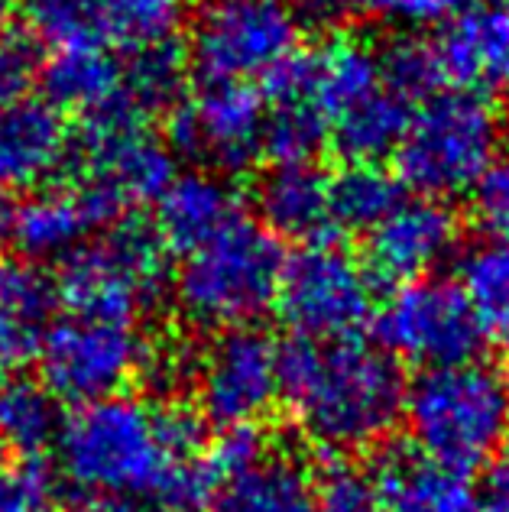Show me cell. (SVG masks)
I'll return each mask as SVG.
<instances>
[{
	"instance_id": "obj_2",
	"label": "cell",
	"mask_w": 509,
	"mask_h": 512,
	"mask_svg": "<svg viewBox=\"0 0 509 512\" xmlns=\"http://www.w3.org/2000/svg\"><path fill=\"white\" fill-rule=\"evenodd\" d=\"M283 399L312 441L331 451H360L403 419L406 380L386 350L296 338L283 347Z\"/></svg>"
},
{
	"instance_id": "obj_12",
	"label": "cell",
	"mask_w": 509,
	"mask_h": 512,
	"mask_svg": "<svg viewBox=\"0 0 509 512\" xmlns=\"http://www.w3.org/2000/svg\"><path fill=\"white\" fill-rule=\"evenodd\" d=\"M208 512H315L312 474L299 454L266 441L257 425L227 428L208 451Z\"/></svg>"
},
{
	"instance_id": "obj_22",
	"label": "cell",
	"mask_w": 509,
	"mask_h": 512,
	"mask_svg": "<svg viewBox=\"0 0 509 512\" xmlns=\"http://www.w3.org/2000/svg\"><path fill=\"white\" fill-rule=\"evenodd\" d=\"M383 512H480L467 474L428 461L419 451L390 454L373 474Z\"/></svg>"
},
{
	"instance_id": "obj_8",
	"label": "cell",
	"mask_w": 509,
	"mask_h": 512,
	"mask_svg": "<svg viewBox=\"0 0 509 512\" xmlns=\"http://www.w3.org/2000/svg\"><path fill=\"white\" fill-rule=\"evenodd\" d=\"M299 13L289 0H205L185 49L202 85H250L299 52Z\"/></svg>"
},
{
	"instance_id": "obj_39",
	"label": "cell",
	"mask_w": 509,
	"mask_h": 512,
	"mask_svg": "<svg viewBox=\"0 0 509 512\" xmlns=\"http://www.w3.org/2000/svg\"><path fill=\"white\" fill-rule=\"evenodd\" d=\"M13 221H17V198L10 195L7 185H0V244H4V240H10Z\"/></svg>"
},
{
	"instance_id": "obj_43",
	"label": "cell",
	"mask_w": 509,
	"mask_h": 512,
	"mask_svg": "<svg viewBox=\"0 0 509 512\" xmlns=\"http://www.w3.org/2000/svg\"><path fill=\"white\" fill-rule=\"evenodd\" d=\"M7 461H4V448H0V467H4Z\"/></svg>"
},
{
	"instance_id": "obj_25",
	"label": "cell",
	"mask_w": 509,
	"mask_h": 512,
	"mask_svg": "<svg viewBox=\"0 0 509 512\" xmlns=\"http://www.w3.org/2000/svg\"><path fill=\"white\" fill-rule=\"evenodd\" d=\"M43 101L56 111L91 114L124 91V65L111 49H56L39 69Z\"/></svg>"
},
{
	"instance_id": "obj_11",
	"label": "cell",
	"mask_w": 509,
	"mask_h": 512,
	"mask_svg": "<svg viewBox=\"0 0 509 512\" xmlns=\"http://www.w3.org/2000/svg\"><path fill=\"white\" fill-rule=\"evenodd\" d=\"M377 334L386 354L425 370L471 363L487 341L458 282L438 276L396 286L377 312Z\"/></svg>"
},
{
	"instance_id": "obj_9",
	"label": "cell",
	"mask_w": 509,
	"mask_h": 512,
	"mask_svg": "<svg viewBox=\"0 0 509 512\" xmlns=\"http://www.w3.org/2000/svg\"><path fill=\"white\" fill-rule=\"evenodd\" d=\"M36 357L43 386L52 396L88 406V402L120 396V389L146 370L153 350L130 321L69 312L49 325Z\"/></svg>"
},
{
	"instance_id": "obj_44",
	"label": "cell",
	"mask_w": 509,
	"mask_h": 512,
	"mask_svg": "<svg viewBox=\"0 0 509 512\" xmlns=\"http://www.w3.org/2000/svg\"><path fill=\"white\" fill-rule=\"evenodd\" d=\"M0 17H4V0H0Z\"/></svg>"
},
{
	"instance_id": "obj_33",
	"label": "cell",
	"mask_w": 509,
	"mask_h": 512,
	"mask_svg": "<svg viewBox=\"0 0 509 512\" xmlns=\"http://www.w3.org/2000/svg\"><path fill=\"white\" fill-rule=\"evenodd\" d=\"M315 512H383L377 483L354 464H331L318 477Z\"/></svg>"
},
{
	"instance_id": "obj_31",
	"label": "cell",
	"mask_w": 509,
	"mask_h": 512,
	"mask_svg": "<svg viewBox=\"0 0 509 512\" xmlns=\"http://www.w3.org/2000/svg\"><path fill=\"white\" fill-rule=\"evenodd\" d=\"M26 23L52 49H107L98 0H26Z\"/></svg>"
},
{
	"instance_id": "obj_16",
	"label": "cell",
	"mask_w": 509,
	"mask_h": 512,
	"mask_svg": "<svg viewBox=\"0 0 509 512\" xmlns=\"http://www.w3.org/2000/svg\"><path fill=\"white\" fill-rule=\"evenodd\" d=\"M263 156L276 166L312 163L331 137V117L321 98L318 52H296L263 78Z\"/></svg>"
},
{
	"instance_id": "obj_40",
	"label": "cell",
	"mask_w": 509,
	"mask_h": 512,
	"mask_svg": "<svg viewBox=\"0 0 509 512\" xmlns=\"http://www.w3.org/2000/svg\"><path fill=\"white\" fill-rule=\"evenodd\" d=\"M104 512H156L150 503H104Z\"/></svg>"
},
{
	"instance_id": "obj_17",
	"label": "cell",
	"mask_w": 509,
	"mask_h": 512,
	"mask_svg": "<svg viewBox=\"0 0 509 512\" xmlns=\"http://www.w3.org/2000/svg\"><path fill=\"white\" fill-rule=\"evenodd\" d=\"M441 82L471 94L509 91V17L503 7L471 4L432 39Z\"/></svg>"
},
{
	"instance_id": "obj_18",
	"label": "cell",
	"mask_w": 509,
	"mask_h": 512,
	"mask_svg": "<svg viewBox=\"0 0 509 512\" xmlns=\"http://www.w3.org/2000/svg\"><path fill=\"white\" fill-rule=\"evenodd\" d=\"M240 214L237 188L214 172H185L156 198V234L169 253H192L231 227Z\"/></svg>"
},
{
	"instance_id": "obj_7",
	"label": "cell",
	"mask_w": 509,
	"mask_h": 512,
	"mask_svg": "<svg viewBox=\"0 0 509 512\" xmlns=\"http://www.w3.org/2000/svg\"><path fill=\"white\" fill-rule=\"evenodd\" d=\"M166 253L153 224L127 218L65 256L56 292L72 315L137 325L166 286Z\"/></svg>"
},
{
	"instance_id": "obj_3",
	"label": "cell",
	"mask_w": 509,
	"mask_h": 512,
	"mask_svg": "<svg viewBox=\"0 0 509 512\" xmlns=\"http://www.w3.org/2000/svg\"><path fill=\"white\" fill-rule=\"evenodd\" d=\"M403 419L415 451L467 474L493 461L509 435L503 376L480 360L425 370L406 386Z\"/></svg>"
},
{
	"instance_id": "obj_19",
	"label": "cell",
	"mask_w": 509,
	"mask_h": 512,
	"mask_svg": "<svg viewBox=\"0 0 509 512\" xmlns=\"http://www.w3.org/2000/svg\"><path fill=\"white\" fill-rule=\"evenodd\" d=\"M69 124L43 98L0 107V185H39L69 163Z\"/></svg>"
},
{
	"instance_id": "obj_23",
	"label": "cell",
	"mask_w": 509,
	"mask_h": 512,
	"mask_svg": "<svg viewBox=\"0 0 509 512\" xmlns=\"http://www.w3.org/2000/svg\"><path fill=\"white\" fill-rule=\"evenodd\" d=\"M98 218L85 195L75 185L39 188L17 205L10 240L26 260H65L85 244V237L95 231Z\"/></svg>"
},
{
	"instance_id": "obj_5",
	"label": "cell",
	"mask_w": 509,
	"mask_h": 512,
	"mask_svg": "<svg viewBox=\"0 0 509 512\" xmlns=\"http://www.w3.org/2000/svg\"><path fill=\"white\" fill-rule=\"evenodd\" d=\"M286 256L263 224L237 218L205 247L182 256L176 273L179 312L198 328H247L276 305Z\"/></svg>"
},
{
	"instance_id": "obj_14",
	"label": "cell",
	"mask_w": 509,
	"mask_h": 512,
	"mask_svg": "<svg viewBox=\"0 0 509 512\" xmlns=\"http://www.w3.org/2000/svg\"><path fill=\"white\" fill-rule=\"evenodd\" d=\"M169 146L221 172L250 169L263 156V94L253 85H202L169 111Z\"/></svg>"
},
{
	"instance_id": "obj_13",
	"label": "cell",
	"mask_w": 509,
	"mask_h": 512,
	"mask_svg": "<svg viewBox=\"0 0 509 512\" xmlns=\"http://www.w3.org/2000/svg\"><path fill=\"white\" fill-rule=\"evenodd\" d=\"M283 399V347L260 328L221 331L198 360V406L214 425L250 428Z\"/></svg>"
},
{
	"instance_id": "obj_34",
	"label": "cell",
	"mask_w": 509,
	"mask_h": 512,
	"mask_svg": "<svg viewBox=\"0 0 509 512\" xmlns=\"http://www.w3.org/2000/svg\"><path fill=\"white\" fill-rule=\"evenodd\" d=\"M56 503L52 470L36 457L0 467V512H49Z\"/></svg>"
},
{
	"instance_id": "obj_30",
	"label": "cell",
	"mask_w": 509,
	"mask_h": 512,
	"mask_svg": "<svg viewBox=\"0 0 509 512\" xmlns=\"http://www.w3.org/2000/svg\"><path fill=\"white\" fill-rule=\"evenodd\" d=\"M185 69H189V62H185V52L176 46V39L130 52V62L124 65V98L146 117L156 111H176L182 104L179 98Z\"/></svg>"
},
{
	"instance_id": "obj_6",
	"label": "cell",
	"mask_w": 509,
	"mask_h": 512,
	"mask_svg": "<svg viewBox=\"0 0 509 512\" xmlns=\"http://www.w3.org/2000/svg\"><path fill=\"white\" fill-rule=\"evenodd\" d=\"M75 188L95 211L101 227L130 208L156 201L176 179V156L150 130V117L133 107L124 91L91 114L72 143Z\"/></svg>"
},
{
	"instance_id": "obj_29",
	"label": "cell",
	"mask_w": 509,
	"mask_h": 512,
	"mask_svg": "<svg viewBox=\"0 0 509 512\" xmlns=\"http://www.w3.org/2000/svg\"><path fill=\"white\" fill-rule=\"evenodd\" d=\"M104 43L140 52L172 43L192 10V0H98Z\"/></svg>"
},
{
	"instance_id": "obj_20",
	"label": "cell",
	"mask_w": 509,
	"mask_h": 512,
	"mask_svg": "<svg viewBox=\"0 0 509 512\" xmlns=\"http://www.w3.org/2000/svg\"><path fill=\"white\" fill-rule=\"evenodd\" d=\"M257 211L273 237L328 244L338 231L331 214V179L315 163L273 166L257 185Z\"/></svg>"
},
{
	"instance_id": "obj_10",
	"label": "cell",
	"mask_w": 509,
	"mask_h": 512,
	"mask_svg": "<svg viewBox=\"0 0 509 512\" xmlns=\"http://www.w3.org/2000/svg\"><path fill=\"white\" fill-rule=\"evenodd\" d=\"M276 305L305 341H354L377 305L373 276L354 253L334 244H308L286 260Z\"/></svg>"
},
{
	"instance_id": "obj_26",
	"label": "cell",
	"mask_w": 509,
	"mask_h": 512,
	"mask_svg": "<svg viewBox=\"0 0 509 512\" xmlns=\"http://www.w3.org/2000/svg\"><path fill=\"white\" fill-rule=\"evenodd\" d=\"M56 396L43 383L10 380L0 386V448H10L23 457L56 448L62 415Z\"/></svg>"
},
{
	"instance_id": "obj_27",
	"label": "cell",
	"mask_w": 509,
	"mask_h": 512,
	"mask_svg": "<svg viewBox=\"0 0 509 512\" xmlns=\"http://www.w3.org/2000/svg\"><path fill=\"white\" fill-rule=\"evenodd\" d=\"M399 201L403 185L380 163H351L331 179V214L338 231L370 234Z\"/></svg>"
},
{
	"instance_id": "obj_35",
	"label": "cell",
	"mask_w": 509,
	"mask_h": 512,
	"mask_svg": "<svg viewBox=\"0 0 509 512\" xmlns=\"http://www.w3.org/2000/svg\"><path fill=\"white\" fill-rule=\"evenodd\" d=\"M39 46L33 33L0 30V107L30 98V85L39 78Z\"/></svg>"
},
{
	"instance_id": "obj_32",
	"label": "cell",
	"mask_w": 509,
	"mask_h": 512,
	"mask_svg": "<svg viewBox=\"0 0 509 512\" xmlns=\"http://www.w3.org/2000/svg\"><path fill=\"white\" fill-rule=\"evenodd\" d=\"M380 65H383L386 85H390L399 98H406L409 104L428 101L441 85H445L441 82V69H438L432 39L399 36L386 49H380Z\"/></svg>"
},
{
	"instance_id": "obj_21",
	"label": "cell",
	"mask_w": 509,
	"mask_h": 512,
	"mask_svg": "<svg viewBox=\"0 0 509 512\" xmlns=\"http://www.w3.org/2000/svg\"><path fill=\"white\" fill-rule=\"evenodd\" d=\"M56 282L33 263H0V386L39 354L56 308Z\"/></svg>"
},
{
	"instance_id": "obj_24",
	"label": "cell",
	"mask_w": 509,
	"mask_h": 512,
	"mask_svg": "<svg viewBox=\"0 0 509 512\" xmlns=\"http://www.w3.org/2000/svg\"><path fill=\"white\" fill-rule=\"evenodd\" d=\"M412 104L390 85H380L367 98L354 101L351 107L331 120V143L347 163H380L383 156H393L399 140L409 127Z\"/></svg>"
},
{
	"instance_id": "obj_4",
	"label": "cell",
	"mask_w": 509,
	"mask_h": 512,
	"mask_svg": "<svg viewBox=\"0 0 509 512\" xmlns=\"http://www.w3.org/2000/svg\"><path fill=\"white\" fill-rule=\"evenodd\" d=\"M503 117L484 94L445 91L422 101L396 146V179L415 195L451 201L474 192L500 159Z\"/></svg>"
},
{
	"instance_id": "obj_36",
	"label": "cell",
	"mask_w": 509,
	"mask_h": 512,
	"mask_svg": "<svg viewBox=\"0 0 509 512\" xmlns=\"http://www.w3.org/2000/svg\"><path fill=\"white\" fill-rule=\"evenodd\" d=\"M474 214L480 227L490 234V240L509 244V153L487 169V175L474 188Z\"/></svg>"
},
{
	"instance_id": "obj_15",
	"label": "cell",
	"mask_w": 509,
	"mask_h": 512,
	"mask_svg": "<svg viewBox=\"0 0 509 512\" xmlns=\"http://www.w3.org/2000/svg\"><path fill=\"white\" fill-rule=\"evenodd\" d=\"M461 244V221L448 201L412 195L367 234V269L373 279L406 286L428 279Z\"/></svg>"
},
{
	"instance_id": "obj_41",
	"label": "cell",
	"mask_w": 509,
	"mask_h": 512,
	"mask_svg": "<svg viewBox=\"0 0 509 512\" xmlns=\"http://www.w3.org/2000/svg\"><path fill=\"white\" fill-rule=\"evenodd\" d=\"M503 386H506V399H509V370H506V376H503Z\"/></svg>"
},
{
	"instance_id": "obj_42",
	"label": "cell",
	"mask_w": 509,
	"mask_h": 512,
	"mask_svg": "<svg viewBox=\"0 0 509 512\" xmlns=\"http://www.w3.org/2000/svg\"><path fill=\"white\" fill-rule=\"evenodd\" d=\"M503 10H506V17H509V0H503V4H500Z\"/></svg>"
},
{
	"instance_id": "obj_28",
	"label": "cell",
	"mask_w": 509,
	"mask_h": 512,
	"mask_svg": "<svg viewBox=\"0 0 509 512\" xmlns=\"http://www.w3.org/2000/svg\"><path fill=\"white\" fill-rule=\"evenodd\" d=\"M458 286L487 338L509 341V244L484 240L458 263Z\"/></svg>"
},
{
	"instance_id": "obj_1",
	"label": "cell",
	"mask_w": 509,
	"mask_h": 512,
	"mask_svg": "<svg viewBox=\"0 0 509 512\" xmlns=\"http://www.w3.org/2000/svg\"><path fill=\"white\" fill-rule=\"evenodd\" d=\"M192 409L111 396L62 419L56 457L65 480L101 503L205 506L211 464Z\"/></svg>"
},
{
	"instance_id": "obj_37",
	"label": "cell",
	"mask_w": 509,
	"mask_h": 512,
	"mask_svg": "<svg viewBox=\"0 0 509 512\" xmlns=\"http://www.w3.org/2000/svg\"><path fill=\"white\" fill-rule=\"evenodd\" d=\"M467 7H471V0H393L386 20L425 30V26H448Z\"/></svg>"
},
{
	"instance_id": "obj_38",
	"label": "cell",
	"mask_w": 509,
	"mask_h": 512,
	"mask_svg": "<svg viewBox=\"0 0 509 512\" xmlns=\"http://www.w3.org/2000/svg\"><path fill=\"white\" fill-rule=\"evenodd\" d=\"M480 512H509V451L490 464L484 490H480Z\"/></svg>"
}]
</instances>
